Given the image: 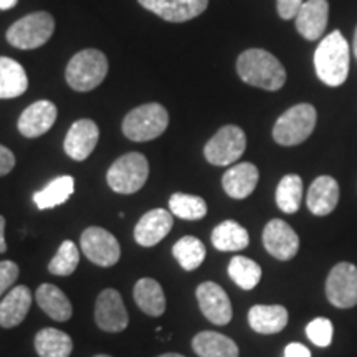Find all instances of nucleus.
<instances>
[{"label":"nucleus","instance_id":"f257e3e1","mask_svg":"<svg viewBox=\"0 0 357 357\" xmlns=\"http://www.w3.org/2000/svg\"><path fill=\"white\" fill-rule=\"evenodd\" d=\"M236 73L247 84L276 91L287 83V71L276 56L261 48L245 50L236 60Z\"/></svg>","mask_w":357,"mask_h":357},{"label":"nucleus","instance_id":"f03ea898","mask_svg":"<svg viewBox=\"0 0 357 357\" xmlns=\"http://www.w3.org/2000/svg\"><path fill=\"white\" fill-rule=\"evenodd\" d=\"M314 68L318 78L328 86H341L349 75V45L339 30L321 40L314 52Z\"/></svg>","mask_w":357,"mask_h":357},{"label":"nucleus","instance_id":"7ed1b4c3","mask_svg":"<svg viewBox=\"0 0 357 357\" xmlns=\"http://www.w3.org/2000/svg\"><path fill=\"white\" fill-rule=\"evenodd\" d=\"M108 75V58L100 50L88 48L75 55L66 66L65 78L75 91H91Z\"/></svg>","mask_w":357,"mask_h":357},{"label":"nucleus","instance_id":"20e7f679","mask_svg":"<svg viewBox=\"0 0 357 357\" xmlns=\"http://www.w3.org/2000/svg\"><path fill=\"white\" fill-rule=\"evenodd\" d=\"M318 113L310 102L294 105L280 116L273 128V139L280 146H298L314 131Z\"/></svg>","mask_w":357,"mask_h":357},{"label":"nucleus","instance_id":"39448f33","mask_svg":"<svg viewBox=\"0 0 357 357\" xmlns=\"http://www.w3.org/2000/svg\"><path fill=\"white\" fill-rule=\"evenodd\" d=\"M169 126V113L159 102L134 108L123 121V132L134 142H146L159 137Z\"/></svg>","mask_w":357,"mask_h":357},{"label":"nucleus","instance_id":"423d86ee","mask_svg":"<svg viewBox=\"0 0 357 357\" xmlns=\"http://www.w3.org/2000/svg\"><path fill=\"white\" fill-rule=\"evenodd\" d=\"M149 177V162L141 153H128L114 160L106 174L108 185L118 194H134L144 187Z\"/></svg>","mask_w":357,"mask_h":357},{"label":"nucleus","instance_id":"0eeeda50","mask_svg":"<svg viewBox=\"0 0 357 357\" xmlns=\"http://www.w3.org/2000/svg\"><path fill=\"white\" fill-rule=\"evenodd\" d=\"M55 30V20L48 12H33L22 17L7 30V40L20 50H33L50 40Z\"/></svg>","mask_w":357,"mask_h":357},{"label":"nucleus","instance_id":"6e6552de","mask_svg":"<svg viewBox=\"0 0 357 357\" xmlns=\"http://www.w3.org/2000/svg\"><path fill=\"white\" fill-rule=\"evenodd\" d=\"M247 149V136L238 126L229 124L217 131L204 147L205 159L213 166H230L240 159Z\"/></svg>","mask_w":357,"mask_h":357},{"label":"nucleus","instance_id":"1a4fd4ad","mask_svg":"<svg viewBox=\"0 0 357 357\" xmlns=\"http://www.w3.org/2000/svg\"><path fill=\"white\" fill-rule=\"evenodd\" d=\"M326 296L333 306L349 310L357 305V266L341 261L329 271L326 280Z\"/></svg>","mask_w":357,"mask_h":357},{"label":"nucleus","instance_id":"9d476101","mask_svg":"<svg viewBox=\"0 0 357 357\" xmlns=\"http://www.w3.org/2000/svg\"><path fill=\"white\" fill-rule=\"evenodd\" d=\"M82 252L98 266H113L121 258L118 240L101 227H88L82 234Z\"/></svg>","mask_w":357,"mask_h":357},{"label":"nucleus","instance_id":"9b49d317","mask_svg":"<svg viewBox=\"0 0 357 357\" xmlns=\"http://www.w3.org/2000/svg\"><path fill=\"white\" fill-rule=\"evenodd\" d=\"M95 321L98 328L106 333H121L128 328L129 316L119 291L106 288L98 294L95 306Z\"/></svg>","mask_w":357,"mask_h":357},{"label":"nucleus","instance_id":"f8f14e48","mask_svg":"<svg viewBox=\"0 0 357 357\" xmlns=\"http://www.w3.org/2000/svg\"><path fill=\"white\" fill-rule=\"evenodd\" d=\"M263 245L271 257L280 261H288L296 257L300 250V236L284 220L273 218L263 230Z\"/></svg>","mask_w":357,"mask_h":357},{"label":"nucleus","instance_id":"ddd939ff","mask_svg":"<svg viewBox=\"0 0 357 357\" xmlns=\"http://www.w3.org/2000/svg\"><path fill=\"white\" fill-rule=\"evenodd\" d=\"M197 301L200 311L211 323L217 326H225L231 321V303L229 294L223 291L222 287H218L213 281H205L199 284Z\"/></svg>","mask_w":357,"mask_h":357},{"label":"nucleus","instance_id":"4468645a","mask_svg":"<svg viewBox=\"0 0 357 357\" xmlns=\"http://www.w3.org/2000/svg\"><path fill=\"white\" fill-rule=\"evenodd\" d=\"M139 3L160 19L174 24L195 19L208 7V0H139Z\"/></svg>","mask_w":357,"mask_h":357},{"label":"nucleus","instance_id":"2eb2a0df","mask_svg":"<svg viewBox=\"0 0 357 357\" xmlns=\"http://www.w3.org/2000/svg\"><path fill=\"white\" fill-rule=\"evenodd\" d=\"M100 139V129L91 119H79L70 128L63 147L68 158L73 160H84L91 155Z\"/></svg>","mask_w":357,"mask_h":357},{"label":"nucleus","instance_id":"dca6fc26","mask_svg":"<svg viewBox=\"0 0 357 357\" xmlns=\"http://www.w3.org/2000/svg\"><path fill=\"white\" fill-rule=\"evenodd\" d=\"M58 109L52 101L40 100L30 105L19 118V131L22 136L33 139L50 131L56 121Z\"/></svg>","mask_w":357,"mask_h":357},{"label":"nucleus","instance_id":"f3484780","mask_svg":"<svg viewBox=\"0 0 357 357\" xmlns=\"http://www.w3.org/2000/svg\"><path fill=\"white\" fill-rule=\"evenodd\" d=\"M174 218L172 213L164 211V208H154V211L146 212L137 222L134 229V240L141 247H154L160 240L166 238L169 231L172 230Z\"/></svg>","mask_w":357,"mask_h":357},{"label":"nucleus","instance_id":"a211bd4d","mask_svg":"<svg viewBox=\"0 0 357 357\" xmlns=\"http://www.w3.org/2000/svg\"><path fill=\"white\" fill-rule=\"evenodd\" d=\"M296 20V30L303 38L318 40L324 35L329 20L328 0H306L303 3Z\"/></svg>","mask_w":357,"mask_h":357},{"label":"nucleus","instance_id":"6ab92c4d","mask_svg":"<svg viewBox=\"0 0 357 357\" xmlns=\"http://www.w3.org/2000/svg\"><path fill=\"white\" fill-rule=\"evenodd\" d=\"M339 202V185L336 178L331 176H319L312 181L307 190L306 204L311 213L318 217L329 215L334 212Z\"/></svg>","mask_w":357,"mask_h":357},{"label":"nucleus","instance_id":"aec40b11","mask_svg":"<svg viewBox=\"0 0 357 357\" xmlns=\"http://www.w3.org/2000/svg\"><path fill=\"white\" fill-rule=\"evenodd\" d=\"M32 291L25 284L12 288L0 301V326L6 329L24 323L32 306Z\"/></svg>","mask_w":357,"mask_h":357},{"label":"nucleus","instance_id":"412c9836","mask_svg":"<svg viewBox=\"0 0 357 357\" xmlns=\"http://www.w3.org/2000/svg\"><path fill=\"white\" fill-rule=\"evenodd\" d=\"M258 177H260V172H258L255 164L240 162L223 174V190H225L227 195L231 199H247L248 195L255 190V187L258 184Z\"/></svg>","mask_w":357,"mask_h":357},{"label":"nucleus","instance_id":"4be33fe9","mask_svg":"<svg viewBox=\"0 0 357 357\" xmlns=\"http://www.w3.org/2000/svg\"><path fill=\"white\" fill-rule=\"evenodd\" d=\"M248 323L255 333H281L288 324V311L280 305H255L248 311Z\"/></svg>","mask_w":357,"mask_h":357},{"label":"nucleus","instance_id":"5701e85b","mask_svg":"<svg viewBox=\"0 0 357 357\" xmlns=\"http://www.w3.org/2000/svg\"><path fill=\"white\" fill-rule=\"evenodd\" d=\"M35 300L42 307V311L47 312L52 319L58 321V323H65L73 314V307H71L66 294L52 283L40 284L37 293H35Z\"/></svg>","mask_w":357,"mask_h":357},{"label":"nucleus","instance_id":"b1692460","mask_svg":"<svg viewBox=\"0 0 357 357\" xmlns=\"http://www.w3.org/2000/svg\"><path fill=\"white\" fill-rule=\"evenodd\" d=\"M192 349L199 357H238L240 354L234 339L213 331L199 333L192 339Z\"/></svg>","mask_w":357,"mask_h":357},{"label":"nucleus","instance_id":"393cba45","mask_svg":"<svg viewBox=\"0 0 357 357\" xmlns=\"http://www.w3.org/2000/svg\"><path fill=\"white\" fill-rule=\"evenodd\" d=\"M29 88V78L19 61L0 56V100L22 96Z\"/></svg>","mask_w":357,"mask_h":357},{"label":"nucleus","instance_id":"a878e982","mask_svg":"<svg viewBox=\"0 0 357 357\" xmlns=\"http://www.w3.org/2000/svg\"><path fill=\"white\" fill-rule=\"evenodd\" d=\"M132 294L137 307L147 316L158 318L166 311V294L154 278H141L134 287Z\"/></svg>","mask_w":357,"mask_h":357},{"label":"nucleus","instance_id":"bb28decb","mask_svg":"<svg viewBox=\"0 0 357 357\" xmlns=\"http://www.w3.org/2000/svg\"><path fill=\"white\" fill-rule=\"evenodd\" d=\"M250 243L248 231L235 220H225L213 229L212 245L220 252H240Z\"/></svg>","mask_w":357,"mask_h":357},{"label":"nucleus","instance_id":"cd10ccee","mask_svg":"<svg viewBox=\"0 0 357 357\" xmlns=\"http://www.w3.org/2000/svg\"><path fill=\"white\" fill-rule=\"evenodd\" d=\"M75 192V178L71 176H61L53 178L48 185H45L42 190L35 192L33 202L40 211H48L55 208L58 205L65 204Z\"/></svg>","mask_w":357,"mask_h":357},{"label":"nucleus","instance_id":"c85d7f7f","mask_svg":"<svg viewBox=\"0 0 357 357\" xmlns=\"http://www.w3.org/2000/svg\"><path fill=\"white\" fill-rule=\"evenodd\" d=\"M35 351L40 357H70L73 341L60 329L45 328L35 336Z\"/></svg>","mask_w":357,"mask_h":357},{"label":"nucleus","instance_id":"c756f323","mask_svg":"<svg viewBox=\"0 0 357 357\" xmlns=\"http://www.w3.org/2000/svg\"><path fill=\"white\" fill-rule=\"evenodd\" d=\"M172 255L185 271H194L204 263L207 250L197 236L187 235L174 243Z\"/></svg>","mask_w":357,"mask_h":357},{"label":"nucleus","instance_id":"7c9ffc66","mask_svg":"<svg viewBox=\"0 0 357 357\" xmlns=\"http://www.w3.org/2000/svg\"><path fill=\"white\" fill-rule=\"evenodd\" d=\"M303 199V178L298 174H288L276 187V205L281 212L296 213Z\"/></svg>","mask_w":357,"mask_h":357},{"label":"nucleus","instance_id":"2f4dec72","mask_svg":"<svg viewBox=\"0 0 357 357\" xmlns=\"http://www.w3.org/2000/svg\"><path fill=\"white\" fill-rule=\"evenodd\" d=\"M229 275L236 287L245 289V291H250L260 283L261 268L257 261L250 260L247 257L236 255L230 260Z\"/></svg>","mask_w":357,"mask_h":357},{"label":"nucleus","instance_id":"473e14b6","mask_svg":"<svg viewBox=\"0 0 357 357\" xmlns=\"http://www.w3.org/2000/svg\"><path fill=\"white\" fill-rule=\"evenodd\" d=\"M169 208L172 215H176L182 220H200L207 215V204L199 195L190 194H172L169 199Z\"/></svg>","mask_w":357,"mask_h":357},{"label":"nucleus","instance_id":"72a5a7b5","mask_svg":"<svg viewBox=\"0 0 357 357\" xmlns=\"http://www.w3.org/2000/svg\"><path fill=\"white\" fill-rule=\"evenodd\" d=\"M79 263V252L71 240H65L58 248L56 255L48 263V271L55 276H70L75 273Z\"/></svg>","mask_w":357,"mask_h":357},{"label":"nucleus","instance_id":"f704fd0d","mask_svg":"<svg viewBox=\"0 0 357 357\" xmlns=\"http://www.w3.org/2000/svg\"><path fill=\"white\" fill-rule=\"evenodd\" d=\"M334 328L328 318H316L306 326V336L312 344L319 347H328L333 341Z\"/></svg>","mask_w":357,"mask_h":357},{"label":"nucleus","instance_id":"c9c22d12","mask_svg":"<svg viewBox=\"0 0 357 357\" xmlns=\"http://www.w3.org/2000/svg\"><path fill=\"white\" fill-rule=\"evenodd\" d=\"M19 275L20 270L17 263H13L10 260L0 261V296L15 283Z\"/></svg>","mask_w":357,"mask_h":357},{"label":"nucleus","instance_id":"e433bc0d","mask_svg":"<svg viewBox=\"0 0 357 357\" xmlns=\"http://www.w3.org/2000/svg\"><path fill=\"white\" fill-rule=\"evenodd\" d=\"M303 3H305V0H276V8H278L281 19L289 20L298 15Z\"/></svg>","mask_w":357,"mask_h":357},{"label":"nucleus","instance_id":"4c0bfd02","mask_svg":"<svg viewBox=\"0 0 357 357\" xmlns=\"http://www.w3.org/2000/svg\"><path fill=\"white\" fill-rule=\"evenodd\" d=\"M15 167V155L8 147L0 144V177L7 176Z\"/></svg>","mask_w":357,"mask_h":357},{"label":"nucleus","instance_id":"58836bf2","mask_svg":"<svg viewBox=\"0 0 357 357\" xmlns=\"http://www.w3.org/2000/svg\"><path fill=\"white\" fill-rule=\"evenodd\" d=\"M284 357H311V351L300 342H291L284 347Z\"/></svg>","mask_w":357,"mask_h":357},{"label":"nucleus","instance_id":"ea45409f","mask_svg":"<svg viewBox=\"0 0 357 357\" xmlns=\"http://www.w3.org/2000/svg\"><path fill=\"white\" fill-rule=\"evenodd\" d=\"M6 218L0 215V253L7 252V243H6Z\"/></svg>","mask_w":357,"mask_h":357},{"label":"nucleus","instance_id":"a19ab883","mask_svg":"<svg viewBox=\"0 0 357 357\" xmlns=\"http://www.w3.org/2000/svg\"><path fill=\"white\" fill-rule=\"evenodd\" d=\"M19 0H0V10H8V8H13L17 6Z\"/></svg>","mask_w":357,"mask_h":357},{"label":"nucleus","instance_id":"79ce46f5","mask_svg":"<svg viewBox=\"0 0 357 357\" xmlns=\"http://www.w3.org/2000/svg\"><path fill=\"white\" fill-rule=\"evenodd\" d=\"M159 357H185L182 354H176V352H167V354H160Z\"/></svg>","mask_w":357,"mask_h":357},{"label":"nucleus","instance_id":"37998d69","mask_svg":"<svg viewBox=\"0 0 357 357\" xmlns=\"http://www.w3.org/2000/svg\"><path fill=\"white\" fill-rule=\"evenodd\" d=\"M354 53H356V56H357V29H356V32H354Z\"/></svg>","mask_w":357,"mask_h":357},{"label":"nucleus","instance_id":"c03bdc74","mask_svg":"<svg viewBox=\"0 0 357 357\" xmlns=\"http://www.w3.org/2000/svg\"><path fill=\"white\" fill-rule=\"evenodd\" d=\"M95 357H111V356H106V354H98V356H95Z\"/></svg>","mask_w":357,"mask_h":357}]
</instances>
